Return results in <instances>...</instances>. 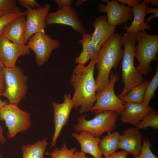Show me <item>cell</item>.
I'll list each match as a JSON object with an SVG mask.
<instances>
[{"label": "cell", "instance_id": "obj_1", "mask_svg": "<svg viewBox=\"0 0 158 158\" xmlns=\"http://www.w3.org/2000/svg\"><path fill=\"white\" fill-rule=\"evenodd\" d=\"M97 59L91 60L86 66L77 65L71 74L70 82L74 89L71 98L73 108L80 114L90 111L96 100V87L94 76Z\"/></svg>", "mask_w": 158, "mask_h": 158}, {"label": "cell", "instance_id": "obj_2", "mask_svg": "<svg viewBox=\"0 0 158 158\" xmlns=\"http://www.w3.org/2000/svg\"><path fill=\"white\" fill-rule=\"evenodd\" d=\"M121 36L120 33H115L101 48L95 64L98 70L95 80L96 93L107 87L111 70L116 68L122 59L123 50L121 48Z\"/></svg>", "mask_w": 158, "mask_h": 158}, {"label": "cell", "instance_id": "obj_3", "mask_svg": "<svg viewBox=\"0 0 158 158\" xmlns=\"http://www.w3.org/2000/svg\"><path fill=\"white\" fill-rule=\"evenodd\" d=\"M121 42L123 46L122 65V78L124 87L118 97L120 98L127 94L133 88L143 83L142 75L137 70L134 64L135 33L126 32L121 36Z\"/></svg>", "mask_w": 158, "mask_h": 158}, {"label": "cell", "instance_id": "obj_4", "mask_svg": "<svg viewBox=\"0 0 158 158\" xmlns=\"http://www.w3.org/2000/svg\"><path fill=\"white\" fill-rule=\"evenodd\" d=\"M135 36L138 44L135 46L134 56L139 62L136 69L142 75H146L152 71L151 62L158 60V35L139 31Z\"/></svg>", "mask_w": 158, "mask_h": 158}, {"label": "cell", "instance_id": "obj_5", "mask_svg": "<svg viewBox=\"0 0 158 158\" xmlns=\"http://www.w3.org/2000/svg\"><path fill=\"white\" fill-rule=\"evenodd\" d=\"M96 114L94 118L88 120L86 119V115H80L77 118L78 123L74 126V130L87 132L99 137L105 132H111L114 130L119 116L117 113L107 111Z\"/></svg>", "mask_w": 158, "mask_h": 158}, {"label": "cell", "instance_id": "obj_6", "mask_svg": "<svg viewBox=\"0 0 158 158\" xmlns=\"http://www.w3.org/2000/svg\"><path fill=\"white\" fill-rule=\"evenodd\" d=\"M4 76L5 89L1 96L8 100L9 103L18 104L25 97L28 89V77L18 66L5 67L2 70Z\"/></svg>", "mask_w": 158, "mask_h": 158}, {"label": "cell", "instance_id": "obj_7", "mask_svg": "<svg viewBox=\"0 0 158 158\" xmlns=\"http://www.w3.org/2000/svg\"><path fill=\"white\" fill-rule=\"evenodd\" d=\"M109 77V81L107 87L96 93V102L90 111L97 114L112 111L121 116L125 108V102L116 95L114 90L115 84L118 80V76L111 71Z\"/></svg>", "mask_w": 158, "mask_h": 158}, {"label": "cell", "instance_id": "obj_8", "mask_svg": "<svg viewBox=\"0 0 158 158\" xmlns=\"http://www.w3.org/2000/svg\"><path fill=\"white\" fill-rule=\"evenodd\" d=\"M0 120L4 121L8 138H12L20 132L26 131L31 126L30 116L17 104H7L0 111Z\"/></svg>", "mask_w": 158, "mask_h": 158}, {"label": "cell", "instance_id": "obj_9", "mask_svg": "<svg viewBox=\"0 0 158 158\" xmlns=\"http://www.w3.org/2000/svg\"><path fill=\"white\" fill-rule=\"evenodd\" d=\"M27 44L35 54V61L39 66L44 65L49 59L53 51L58 48L60 42L47 35L45 31L34 34L29 39Z\"/></svg>", "mask_w": 158, "mask_h": 158}, {"label": "cell", "instance_id": "obj_10", "mask_svg": "<svg viewBox=\"0 0 158 158\" xmlns=\"http://www.w3.org/2000/svg\"><path fill=\"white\" fill-rule=\"evenodd\" d=\"M50 8V4L46 3L36 9L29 6L26 9L24 39L25 44L34 34L45 31L44 29L47 27L45 22L46 18Z\"/></svg>", "mask_w": 158, "mask_h": 158}, {"label": "cell", "instance_id": "obj_11", "mask_svg": "<svg viewBox=\"0 0 158 158\" xmlns=\"http://www.w3.org/2000/svg\"><path fill=\"white\" fill-rule=\"evenodd\" d=\"M45 22L47 26L60 24L69 26L82 35L86 33L87 30L80 21L78 12L72 6L58 8L55 12L49 13L46 18Z\"/></svg>", "mask_w": 158, "mask_h": 158}, {"label": "cell", "instance_id": "obj_12", "mask_svg": "<svg viewBox=\"0 0 158 158\" xmlns=\"http://www.w3.org/2000/svg\"><path fill=\"white\" fill-rule=\"evenodd\" d=\"M106 3L99 4L98 10L100 13H107V21L109 24L116 27L122 24L126 25L133 18L131 8L116 0H103Z\"/></svg>", "mask_w": 158, "mask_h": 158}, {"label": "cell", "instance_id": "obj_13", "mask_svg": "<svg viewBox=\"0 0 158 158\" xmlns=\"http://www.w3.org/2000/svg\"><path fill=\"white\" fill-rule=\"evenodd\" d=\"M51 105L54 110L53 121L55 130L51 148L56 146V140L62 128L69 121L70 113L74 107V103L71 98V95L65 94L64 95V101L63 103H59L53 102Z\"/></svg>", "mask_w": 158, "mask_h": 158}, {"label": "cell", "instance_id": "obj_14", "mask_svg": "<svg viewBox=\"0 0 158 158\" xmlns=\"http://www.w3.org/2000/svg\"><path fill=\"white\" fill-rule=\"evenodd\" d=\"M30 52L27 44L14 43L0 35V60L5 67L15 66L19 57L29 54Z\"/></svg>", "mask_w": 158, "mask_h": 158}, {"label": "cell", "instance_id": "obj_15", "mask_svg": "<svg viewBox=\"0 0 158 158\" xmlns=\"http://www.w3.org/2000/svg\"><path fill=\"white\" fill-rule=\"evenodd\" d=\"M142 136L136 128L130 127L124 130L120 135L118 148L121 149L132 154L138 156L142 148Z\"/></svg>", "mask_w": 158, "mask_h": 158}, {"label": "cell", "instance_id": "obj_16", "mask_svg": "<svg viewBox=\"0 0 158 158\" xmlns=\"http://www.w3.org/2000/svg\"><path fill=\"white\" fill-rule=\"evenodd\" d=\"M125 108L121 116V122L135 126L154 109L149 105L135 102L125 103Z\"/></svg>", "mask_w": 158, "mask_h": 158}, {"label": "cell", "instance_id": "obj_17", "mask_svg": "<svg viewBox=\"0 0 158 158\" xmlns=\"http://www.w3.org/2000/svg\"><path fill=\"white\" fill-rule=\"evenodd\" d=\"M92 25L95 28L91 34L92 40L101 47L114 35L116 27L109 24L107 17L105 16L97 17Z\"/></svg>", "mask_w": 158, "mask_h": 158}, {"label": "cell", "instance_id": "obj_18", "mask_svg": "<svg viewBox=\"0 0 158 158\" xmlns=\"http://www.w3.org/2000/svg\"><path fill=\"white\" fill-rule=\"evenodd\" d=\"M25 16H23L12 20L4 28L1 35L12 42L25 44Z\"/></svg>", "mask_w": 158, "mask_h": 158}, {"label": "cell", "instance_id": "obj_19", "mask_svg": "<svg viewBox=\"0 0 158 158\" xmlns=\"http://www.w3.org/2000/svg\"><path fill=\"white\" fill-rule=\"evenodd\" d=\"M71 135L79 143L81 151L91 155L94 158H102V154L99 146L100 140L99 137H95L86 131L80 132L79 134L73 132Z\"/></svg>", "mask_w": 158, "mask_h": 158}, {"label": "cell", "instance_id": "obj_20", "mask_svg": "<svg viewBox=\"0 0 158 158\" xmlns=\"http://www.w3.org/2000/svg\"><path fill=\"white\" fill-rule=\"evenodd\" d=\"M79 42L82 47L83 50L75 59V64L85 66L88 60L97 59L101 47L93 42L91 35L89 33L83 35Z\"/></svg>", "mask_w": 158, "mask_h": 158}, {"label": "cell", "instance_id": "obj_21", "mask_svg": "<svg viewBox=\"0 0 158 158\" xmlns=\"http://www.w3.org/2000/svg\"><path fill=\"white\" fill-rule=\"evenodd\" d=\"M148 4L144 0L139 5L131 8V11L133 16V20L129 26L125 25L122 27L126 32L135 33L141 31L146 32L145 30H151V25L145 23V18L146 16L145 9Z\"/></svg>", "mask_w": 158, "mask_h": 158}, {"label": "cell", "instance_id": "obj_22", "mask_svg": "<svg viewBox=\"0 0 158 158\" xmlns=\"http://www.w3.org/2000/svg\"><path fill=\"white\" fill-rule=\"evenodd\" d=\"M120 135L118 132L107 133L100 140L99 146L102 154L105 157L115 152L118 148Z\"/></svg>", "mask_w": 158, "mask_h": 158}, {"label": "cell", "instance_id": "obj_23", "mask_svg": "<svg viewBox=\"0 0 158 158\" xmlns=\"http://www.w3.org/2000/svg\"><path fill=\"white\" fill-rule=\"evenodd\" d=\"M47 139L38 140L33 144L23 145L21 148L23 158H44V155L48 144Z\"/></svg>", "mask_w": 158, "mask_h": 158}, {"label": "cell", "instance_id": "obj_24", "mask_svg": "<svg viewBox=\"0 0 158 158\" xmlns=\"http://www.w3.org/2000/svg\"><path fill=\"white\" fill-rule=\"evenodd\" d=\"M149 82L144 81L142 84L132 89L126 95L120 99L123 102H133L142 104L146 87Z\"/></svg>", "mask_w": 158, "mask_h": 158}, {"label": "cell", "instance_id": "obj_25", "mask_svg": "<svg viewBox=\"0 0 158 158\" xmlns=\"http://www.w3.org/2000/svg\"><path fill=\"white\" fill-rule=\"evenodd\" d=\"M158 129V114L155 109L145 116L135 126L140 129H145L148 127Z\"/></svg>", "mask_w": 158, "mask_h": 158}, {"label": "cell", "instance_id": "obj_26", "mask_svg": "<svg viewBox=\"0 0 158 158\" xmlns=\"http://www.w3.org/2000/svg\"><path fill=\"white\" fill-rule=\"evenodd\" d=\"M156 71L152 78L148 83L145 91L143 104L149 105L150 101L154 96L155 92L158 86V65Z\"/></svg>", "mask_w": 158, "mask_h": 158}, {"label": "cell", "instance_id": "obj_27", "mask_svg": "<svg viewBox=\"0 0 158 158\" xmlns=\"http://www.w3.org/2000/svg\"><path fill=\"white\" fill-rule=\"evenodd\" d=\"M77 150L75 147L68 149L65 143H63L60 149L54 150L47 154L52 158H73V154Z\"/></svg>", "mask_w": 158, "mask_h": 158}, {"label": "cell", "instance_id": "obj_28", "mask_svg": "<svg viewBox=\"0 0 158 158\" xmlns=\"http://www.w3.org/2000/svg\"><path fill=\"white\" fill-rule=\"evenodd\" d=\"M20 11L16 0H0V17L8 13Z\"/></svg>", "mask_w": 158, "mask_h": 158}, {"label": "cell", "instance_id": "obj_29", "mask_svg": "<svg viewBox=\"0 0 158 158\" xmlns=\"http://www.w3.org/2000/svg\"><path fill=\"white\" fill-rule=\"evenodd\" d=\"M143 145L139 154L133 158H158L152 152L151 150L152 144L149 139L144 137L143 139Z\"/></svg>", "mask_w": 158, "mask_h": 158}, {"label": "cell", "instance_id": "obj_30", "mask_svg": "<svg viewBox=\"0 0 158 158\" xmlns=\"http://www.w3.org/2000/svg\"><path fill=\"white\" fill-rule=\"evenodd\" d=\"M26 10L10 13L0 17V35H2L3 30L5 26L10 21L18 17L25 16Z\"/></svg>", "mask_w": 158, "mask_h": 158}, {"label": "cell", "instance_id": "obj_31", "mask_svg": "<svg viewBox=\"0 0 158 158\" xmlns=\"http://www.w3.org/2000/svg\"><path fill=\"white\" fill-rule=\"evenodd\" d=\"M18 1L20 5L26 9L29 6L33 8L40 6V4L35 0H18Z\"/></svg>", "mask_w": 158, "mask_h": 158}, {"label": "cell", "instance_id": "obj_32", "mask_svg": "<svg viewBox=\"0 0 158 158\" xmlns=\"http://www.w3.org/2000/svg\"><path fill=\"white\" fill-rule=\"evenodd\" d=\"M58 6V8H68L72 6V0H52Z\"/></svg>", "mask_w": 158, "mask_h": 158}, {"label": "cell", "instance_id": "obj_33", "mask_svg": "<svg viewBox=\"0 0 158 158\" xmlns=\"http://www.w3.org/2000/svg\"><path fill=\"white\" fill-rule=\"evenodd\" d=\"M118 2L127 5L131 8L140 4L142 0H116Z\"/></svg>", "mask_w": 158, "mask_h": 158}, {"label": "cell", "instance_id": "obj_34", "mask_svg": "<svg viewBox=\"0 0 158 158\" xmlns=\"http://www.w3.org/2000/svg\"><path fill=\"white\" fill-rule=\"evenodd\" d=\"M129 153L125 150L115 152L105 158H127Z\"/></svg>", "mask_w": 158, "mask_h": 158}, {"label": "cell", "instance_id": "obj_35", "mask_svg": "<svg viewBox=\"0 0 158 158\" xmlns=\"http://www.w3.org/2000/svg\"><path fill=\"white\" fill-rule=\"evenodd\" d=\"M5 89V83L4 75L2 70H0V94L4 92Z\"/></svg>", "mask_w": 158, "mask_h": 158}, {"label": "cell", "instance_id": "obj_36", "mask_svg": "<svg viewBox=\"0 0 158 158\" xmlns=\"http://www.w3.org/2000/svg\"><path fill=\"white\" fill-rule=\"evenodd\" d=\"M145 13L146 15L151 13L158 14V8H153L147 6L145 9Z\"/></svg>", "mask_w": 158, "mask_h": 158}, {"label": "cell", "instance_id": "obj_37", "mask_svg": "<svg viewBox=\"0 0 158 158\" xmlns=\"http://www.w3.org/2000/svg\"><path fill=\"white\" fill-rule=\"evenodd\" d=\"M73 158H91L87 157L85 153L83 152L80 151L79 152L77 150L75 151L73 154Z\"/></svg>", "mask_w": 158, "mask_h": 158}, {"label": "cell", "instance_id": "obj_38", "mask_svg": "<svg viewBox=\"0 0 158 158\" xmlns=\"http://www.w3.org/2000/svg\"><path fill=\"white\" fill-rule=\"evenodd\" d=\"M3 129L0 126V142L3 144L6 141V139L3 135Z\"/></svg>", "mask_w": 158, "mask_h": 158}, {"label": "cell", "instance_id": "obj_39", "mask_svg": "<svg viewBox=\"0 0 158 158\" xmlns=\"http://www.w3.org/2000/svg\"><path fill=\"white\" fill-rule=\"evenodd\" d=\"M148 4H150L152 6H156L158 7V0H144Z\"/></svg>", "mask_w": 158, "mask_h": 158}, {"label": "cell", "instance_id": "obj_40", "mask_svg": "<svg viewBox=\"0 0 158 158\" xmlns=\"http://www.w3.org/2000/svg\"><path fill=\"white\" fill-rule=\"evenodd\" d=\"M1 96L0 94V97ZM8 103L6 101H3L0 98V111L3 107Z\"/></svg>", "mask_w": 158, "mask_h": 158}, {"label": "cell", "instance_id": "obj_41", "mask_svg": "<svg viewBox=\"0 0 158 158\" xmlns=\"http://www.w3.org/2000/svg\"><path fill=\"white\" fill-rule=\"evenodd\" d=\"M86 1V0H77L76 1V5L77 6H80Z\"/></svg>", "mask_w": 158, "mask_h": 158}, {"label": "cell", "instance_id": "obj_42", "mask_svg": "<svg viewBox=\"0 0 158 158\" xmlns=\"http://www.w3.org/2000/svg\"><path fill=\"white\" fill-rule=\"evenodd\" d=\"M5 67V66L0 60V70H3Z\"/></svg>", "mask_w": 158, "mask_h": 158}, {"label": "cell", "instance_id": "obj_43", "mask_svg": "<svg viewBox=\"0 0 158 158\" xmlns=\"http://www.w3.org/2000/svg\"><path fill=\"white\" fill-rule=\"evenodd\" d=\"M0 158H3L1 156L0 154Z\"/></svg>", "mask_w": 158, "mask_h": 158}, {"label": "cell", "instance_id": "obj_44", "mask_svg": "<svg viewBox=\"0 0 158 158\" xmlns=\"http://www.w3.org/2000/svg\"><path fill=\"white\" fill-rule=\"evenodd\" d=\"M127 158H129V157H127Z\"/></svg>", "mask_w": 158, "mask_h": 158}]
</instances>
